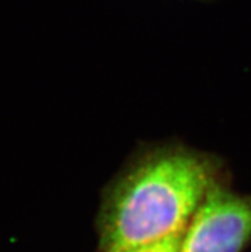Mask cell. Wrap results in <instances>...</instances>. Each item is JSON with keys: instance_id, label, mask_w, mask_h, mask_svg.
I'll return each mask as SVG.
<instances>
[{"instance_id": "obj_3", "label": "cell", "mask_w": 251, "mask_h": 252, "mask_svg": "<svg viewBox=\"0 0 251 252\" xmlns=\"http://www.w3.org/2000/svg\"><path fill=\"white\" fill-rule=\"evenodd\" d=\"M181 234H176V236L168 237V238H164V240L158 241V242L134 247V249H128L119 252H179Z\"/></svg>"}, {"instance_id": "obj_1", "label": "cell", "mask_w": 251, "mask_h": 252, "mask_svg": "<svg viewBox=\"0 0 251 252\" xmlns=\"http://www.w3.org/2000/svg\"><path fill=\"white\" fill-rule=\"evenodd\" d=\"M226 181L219 158L184 145L137 153L103 193L98 217L103 252L181 234L208 192Z\"/></svg>"}, {"instance_id": "obj_2", "label": "cell", "mask_w": 251, "mask_h": 252, "mask_svg": "<svg viewBox=\"0 0 251 252\" xmlns=\"http://www.w3.org/2000/svg\"><path fill=\"white\" fill-rule=\"evenodd\" d=\"M251 241V195L220 182L207 193L181 234L179 252H242Z\"/></svg>"}]
</instances>
